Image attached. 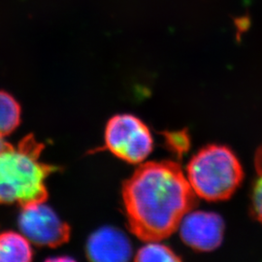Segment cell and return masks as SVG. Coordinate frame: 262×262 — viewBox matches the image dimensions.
<instances>
[{
    "instance_id": "obj_1",
    "label": "cell",
    "mask_w": 262,
    "mask_h": 262,
    "mask_svg": "<svg viewBox=\"0 0 262 262\" xmlns=\"http://www.w3.org/2000/svg\"><path fill=\"white\" fill-rule=\"evenodd\" d=\"M127 225L145 242L173 234L196 204V194L178 163L150 161L140 165L122 187Z\"/></svg>"
},
{
    "instance_id": "obj_2",
    "label": "cell",
    "mask_w": 262,
    "mask_h": 262,
    "mask_svg": "<svg viewBox=\"0 0 262 262\" xmlns=\"http://www.w3.org/2000/svg\"><path fill=\"white\" fill-rule=\"evenodd\" d=\"M44 148V144L29 134L18 146L0 154V204L24 207L46 202V180L59 168L40 159Z\"/></svg>"
},
{
    "instance_id": "obj_3",
    "label": "cell",
    "mask_w": 262,
    "mask_h": 262,
    "mask_svg": "<svg viewBox=\"0 0 262 262\" xmlns=\"http://www.w3.org/2000/svg\"><path fill=\"white\" fill-rule=\"evenodd\" d=\"M187 173L197 196L212 202L230 198L244 179L239 159L229 148L221 145L198 150L189 160Z\"/></svg>"
},
{
    "instance_id": "obj_4",
    "label": "cell",
    "mask_w": 262,
    "mask_h": 262,
    "mask_svg": "<svg viewBox=\"0 0 262 262\" xmlns=\"http://www.w3.org/2000/svg\"><path fill=\"white\" fill-rule=\"evenodd\" d=\"M105 148L128 163H141L154 148L149 127L139 118L121 114L112 117L105 128Z\"/></svg>"
},
{
    "instance_id": "obj_5",
    "label": "cell",
    "mask_w": 262,
    "mask_h": 262,
    "mask_svg": "<svg viewBox=\"0 0 262 262\" xmlns=\"http://www.w3.org/2000/svg\"><path fill=\"white\" fill-rule=\"evenodd\" d=\"M18 225L29 242L41 248H57L71 236V227L46 202L21 207Z\"/></svg>"
},
{
    "instance_id": "obj_6",
    "label": "cell",
    "mask_w": 262,
    "mask_h": 262,
    "mask_svg": "<svg viewBox=\"0 0 262 262\" xmlns=\"http://www.w3.org/2000/svg\"><path fill=\"white\" fill-rule=\"evenodd\" d=\"M224 234V220L212 212L190 211L180 225V235L184 243L199 252L217 249L223 242Z\"/></svg>"
},
{
    "instance_id": "obj_7",
    "label": "cell",
    "mask_w": 262,
    "mask_h": 262,
    "mask_svg": "<svg viewBox=\"0 0 262 262\" xmlns=\"http://www.w3.org/2000/svg\"><path fill=\"white\" fill-rule=\"evenodd\" d=\"M85 253L92 261H127L131 258L132 247L127 236L120 229L104 226L89 237Z\"/></svg>"
},
{
    "instance_id": "obj_8",
    "label": "cell",
    "mask_w": 262,
    "mask_h": 262,
    "mask_svg": "<svg viewBox=\"0 0 262 262\" xmlns=\"http://www.w3.org/2000/svg\"><path fill=\"white\" fill-rule=\"evenodd\" d=\"M30 242L15 231L0 233V262H28L33 259Z\"/></svg>"
},
{
    "instance_id": "obj_9",
    "label": "cell",
    "mask_w": 262,
    "mask_h": 262,
    "mask_svg": "<svg viewBox=\"0 0 262 262\" xmlns=\"http://www.w3.org/2000/svg\"><path fill=\"white\" fill-rule=\"evenodd\" d=\"M20 106L11 94L0 91V137L16 130L20 123Z\"/></svg>"
},
{
    "instance_id": "obj_10",
    "label": "cell",
    "mask_w": 262,
    "mask_h": 262,
    "mask_svg": "<svg viewBox=\"0 0 262 262\" xmlns=\"http://www.w3.org/2000/svg\"><path fill=\"white\" fill-rule=\"evenodd\" d=\"M136 253V261H180L181 257L165 245L159 241L147 242Z\"/></svg>"
},
{
    "instance_id": "obj_11",
    "label": "cell",
    "mask_w": 262,
    "mask_h": 262,
    "mask_svg": "<svg viewBox=\"0 0 262 262\" xmlns=\"http://www.w3.org/2000/svg\"><path fill=\"white\" fill-rule=\"evenodd\" d=\"M166 143L169 148L176 151L179 156H182L189 148V137L187 131H177V132H165L164 133Z\"/></svg>"
},
{
    "instance_id": "obj_12",
    "label": "cell",
    "mask_w": 262,
    "mask_h": 262,
    "mask_svg": "<svg viewBox=\"0 0 262 262\" xmlns=\"http://www.w3.org/2000/svg\"><path fill=\"white\" fill-rule=\"evenodd\" d=\"M257 179L252 193V211L255 219L262 224V170L256 171Z\"/></svg>"
},
{
    "instance_id": "obj_13",
    "label": "cell",
    "mask_w": 262,
    "mask_h": 262,
    "mask_svg": "<svg viewBox=\"0 0 262 262\" xmlns=\"http://www.w3.org/2000/svg\"><path fill=\"white\" fill-rule=\"evenodd\" d=\"M254 164H255V170H262V145L256 150L255 159H254Z\"/></svg>"
},
{
    "instance_id": "obj_14",
    "label": "cell",
    "mask_w": 262,
    "mask_h": 262,
    "mask_svg": "<svg viewBox=\"0 0 262 262\" xmlns=\"http://www.w3.org/2000/svg\"><path fill=\"white\" fill-rule=\"evenodd\" d=\"M13 145L10 144L8 142L4 140L2 137H0V154L4 150H8Z\"/></svg>"
}]
</instances>
